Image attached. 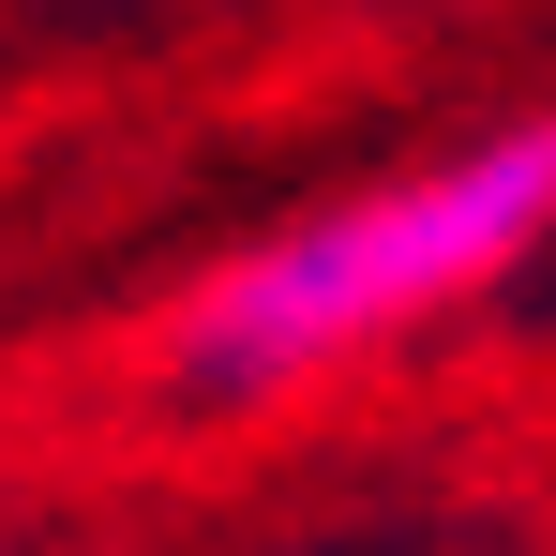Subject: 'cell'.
Here are the masks:
<instances>
[{
	"label": "cell",
	"instance_id": "obj_1",
	"mask_svg": "<svg viewBox=\"0 0 556 556\" xmlns=\"http://www.w3.org/2000/svg\"><path fill=\"white\" fill-rule=\"evenodd\" d=\"M542 241H556V105H527V121H481L437 166H391V181L271 226L256 256H226L195 286L166 362H181L195 406H256V391H301V376H331L362 346H391V331L481 301Z\"/></svg>",
	"mask_w": 556,
	"mask_h": 556
}]
</instances>
